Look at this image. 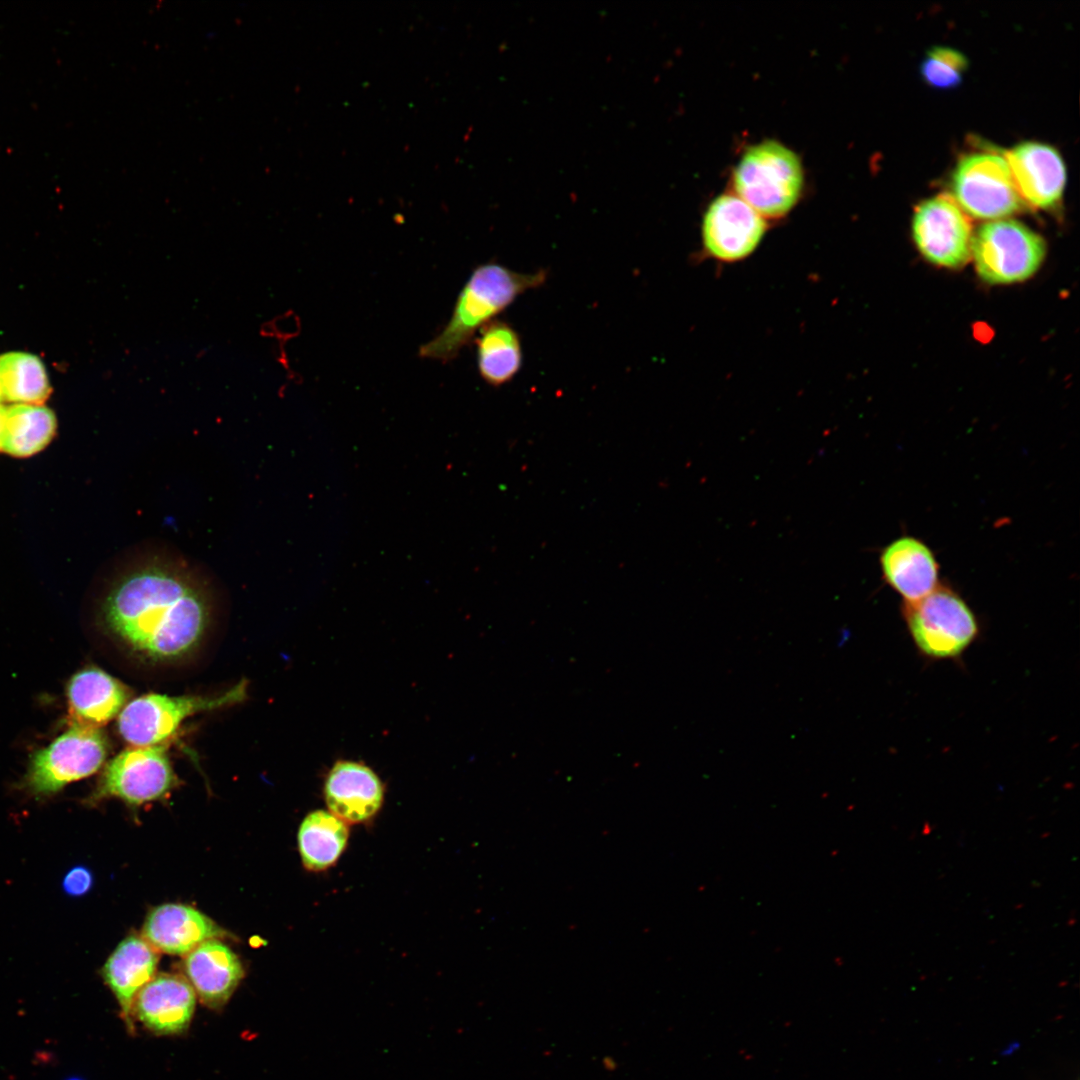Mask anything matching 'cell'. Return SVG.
Returning a JSON list of instances; mask_svg holds the SVG:
<instances>
[{"label": "cell", "mask_w": 1080, "mask_h": 1080, "mask_svg": "<svg viewBox=\"0 0 1080 1080\" xmlns=\"http://www.w3.org/2000/svg\"><path fill=\"white\" fill-rule=\"evenodd\" d=\"M115 568L99 608L106 630L146 663L191 656L213 617L209 582L199 567L180 554L155 549Z\"/></svg>", "instance_id": "1"}, {"label": "cell", "mask_w": 1080, "mask_h": 1080, "mask_svg": "<svg viewBox=\"0 0 1080 1080\" xmlns=\"http://www.w3.org/2000/svg\"><path fill=\"white\" fill-rule=\"evenodd\" d=\"M547 277L544 269L523 273L496 262L477 266L460 291L450 319L433 339L419 348V356L440 362L455 359L478 330L520 295L542 286Z\"/></svg>", "instance_id": "2"}, {"label": "cell", "mask_w": 1080, "mask_h": 1080, "mask_svg": "<svg viewBox=\"0 0 1080 1080\" xmlns=\"http://www.w3.org/2000/svg\"><path fill=\"white\" fill-rule=\"evenodd\" d=\"M803 181L798 155L774 140L747 148L733 172L735 195L764 219L787 215L800 198Z\"/></svg>", "instance_id": "3"}, {"label": "cell", "mask_w": 1080, "mask_h": 1080, "mask_svg": "<svg viewBox=\"0 0 1080 1080\" xmlns=\"http://www.w3.org/2000/svg\"><path fill=\"white\" fill-rule=\"evenodd\" d=\"M903 616L919 653L931 660L961 657L980 632L966 601L944 586L916 602L904 603Z\"/></svg>", "instance_id": "4"}, {"label": "cell", "mask_w": 1080, "mask_h": 1080, "mask_svg": "<svg viewBox=\"0 0 1080 1080\" xmlns=\"http://www.w3.org/2000/svg\"><path fill=\"white\" fill-rule=\"evenodd\" d=\"M247 685V680L243 679L216 696L142 695L129 701L120 712L118 732L132 746L163 744L185 719L243 702L247 697Z\"/></svg>", "instance_id": "5"}, {"label": "cell", "mask_w": 1080, "mask_h": 1080, "mask_svg": "<svg viewBox=\"0 0 1080 1080\" xmlns=\"http://www.w3.org/2000/svg\"><path fill=\"white\" fill-rule=\"evenodd\" d=\"M1044 239L1013 219L989 221L973 234L971 257L979 277L990 284H1012L1033 276L1044 261Z\"/></svg>", "instance_id": "6"}, {"label": "cell", "mask_w": 1080, "mask_h": 1080, "mask_svg": "<svg viewBox=\"0 0 1080 1080\" xmlns=\"http://www.w3.org/2000/svg\"><path fill=\"white\" fill-rule=\"evenodd\" d=\"M108 751L103 731L71 722L65 732L32 755L25 787L37 796L55 794L69 783L97 772Z\"/></svg>", "instance_id": "7"}, {"label": "cell", "mask_w": 1080, "mask_h": 1080, "mask_svg": "<svg viewBox=\"0 0 1080 1080\" xmlns=\"http://www.w3.org/2000/svg\"><path fill=\"white\" fill-rule=\"evenodd\" d=\"M165 744L131 746L120 752L107 763L87 801L96 804L114 797L138 807L165 799L179 784Z\"/></svg>", "instance_id": "8"}, {"label": "cell", "mask_w": 1080, "mask_h": 1080, "mask_svg": "<svg viewBox=\"0 0 1080 1080\" xmlns=\"http://www.w3.org/2000/svg\"><path fill=\"white\" fill-rule=\"evenodd\" d=\"M951 189L958 206L976 219H1006L1023 207L1006 159L995 152L963 156L952 173Z\"/></svg>", "instance_id": "9"}, {"label": "cell", "mask_w": 1080, "mask_h": 1080, "mask_svg": "<svg viewBox=\"0 0 1080 1080\" xmlns=\"http://www.w3.org/2000/svg\"><path fill=\"white\" fill-rule=\"evenodd\" d=\"M973 234L969 217L947 194L926 199L914 210V243L920 254L934 265L963 266L971 257Z\"/></svg>", "instance_id": "10"}, {"label": "cell", "mask_w": 1080, "mask_h": 1080, "mask_svg": "<svg viewBox=\"0 0 1080 1080\" xmlns=\"http://www.w3.org/2000/svg\"><path fill=\"white\" fill-rule=\"evenodd\" d=\"M766 230L765 219L750 205L737 195L722 194L709 204L704 213L702 249L717 261L738 262L757 249Z\"/></svg>", "instance_id": "11"}, {"label": "cell", "mask_w": 1080, "mask_h": 1080, "mask_svg": "<svg viewBox=\"0 0 1080 1080\" xmlns=\"http://www.w3.org/2000/svg\"><path fill=\"white\" fill-rule=\"evenodd\" d=\"M1015 187L1027 205L1054 208L1062 199L1066 168L1059 152L1039 142H1024L1004 153Z\"/></svg>", "instance_id": "12"}, {"label": "cell", "mask_w": 1080, "mask_h": 1080, "mask_svg": "<svg viewBox=\"0 0 1080 1080\" xmlns=\"http://www.w3.org/2000/svg\"><path fill=\"white\" fill-rule=\"evenodd\" d=\"M323 795L330 813L348 825L370 823L381 810L385 789L368 766L338 761L327 774Z\"/></svg>", "instance_id": "13"}, {"label": "cell", "mask_w": 1080, "mask_h": 1080, "mask_svg": "<svg viewBox=\"0 0 1080 1080\" xmlns=\"http://www.w3.org/2000/svg\"><path fill=\"white\" fill-rule=\"evenodd\" d=\"M223 935L225 931L208 916L180 903L153 908L142 929V937L156 951L177 956H186L203 942Z\"/></svg>", "instance_id": "14"}, {"label": "cell", "mask_w": 1080, "mask_h": 1080, "mask_svg": "<svg viewBox=\"0 0 1080 1080\" xmlns=\"http://www.w3.org/2000/svg\"><path fill=\"white\" fill-rule=\"evenodd\" d=\"M196 993L186 978L160 974L138 993L133 1010L150 1031L160 1035L183 1032L190 1024Z\"/></svg>", "instance_id": "15"}, {"label": "cell", "mask_w": 1080, "mask_h": 1080, "mask_svg": "<svg viewBox=\"0 0 1080 1080\" xmlns=\"http://www.w3.org/2000/svg\"><path fill=\"white\" fill-rule=\"evenodd\" d=\"M183 970L201 1002L209 1008L222 1007L244 976L240 959L218 939H210L185 956Z\"/></svg>", "instance_id": "16"}, {"label": "cell", "mask_w": 1080, "mask_h": 1080, "mask_svg": "<svg viewBox=\"0 0 1080 1080\" xmlns=\"http://www.w3.org/2000/svg\"><path fill=\"white\" fill-rule=\"evenodd\" d=\"M880 566L886 583L904 603L916 602L939 586L937 560L917 538L902 536L888 544L881 552Z\"/></svg>", "instance_id": "17"}, {"label": "cell", "mask_w": 1080, "mask_h": 1080, "mask_svg": "<svg viewBox=\"0 0 1080 1080\" xmlns=\"http://www.w3.org/2000/svg\"><path fill=\"white\" fill-rule=\"evenodd\" d=\"M130 697L129 687L105 671L83 669L67 686L71 722L99 728L120 714Z\"/></svg>", "instance_id": "18"}, {"label": "cell", "mask_w": 1080, "mask_h": 1080, "mask_svg": "<svg viewBox=\"0 0 1080 1080\" xmlns=\"http://www.w3.org/2000/svg\"><path fill=\"white\" fill-rule=\"evenodd\" d=\"M159 956L143 938L130 935L123 939L102 968L105 984L114 994L128 1027L134 1001L140 990L155 976Z\"/></svg>", "instance_id": "19"}, {"label": "cell", "mask_w": 1080, "mask_h": 1080, "mask_svg": "<svg viewBox=\"0 0 1080 1080\" xmlns=\"http://www.w3.org/2000/svg\"><path fill=\"white\" fill-rule=\"evenodd\" d=\"M349 835L348 824L329 811L308 813L297 833L303 867L310 872H323L333 867L344 853Z\"/></svg>", "instance_id": "20"}, {"label": "cell", "mask_w": 1080, "mask_h": 1080, "mask_svg": "<svg viewBox=\"0 0 1080 1080\" xmlns=\"http://www.w3.org/2000/svg\"><path fill=\"white\" fill-rule=\"evenodd\" d=\"M475 346L478 371L487 384L504 385L520 371L523 362L521 340L509 323L494 319L483 326Z\"/></svg>", "instance_id": "21"}, {"label": "cell", "mask_w": 1080, "mask_h": 1080, "mask_svg": "<svg viewBox=\"0 0 1080 1080\" xmlns=\"http://www.w3.org/2000/svg\"><path fill=\"white\" fill-rule=\"evenodd\" d=\"M56 431L54 413L35 404H15L7 408L1 449L17 456H31L53 438Z\"/></svg>", "instance_id": "22"}, {"label": "cell", "mask_w": 1080, "mask_h": 1080, "mask_svg": "<svg viewBox=\"0 0 1080 1080\" xmlns=\"http://www.w3.org/2000/svg\"><path fill=\"white\" fill-rule=\"evenodd\" d=\"M0 382L4 399L18 404L41 405L51 391L42 361L26 352L0 355Z\"/></svg>", "instance_id": "23"}, {"label": "cell", "mask_w": 1080, "mask_h": 1080, "mask_svg": "<svg viewBox=\"0 0 1080 1080\" xmlns=\"http://www.w3.org/2000/svg\"><path fill=\"white\" fill-rule=\"evenodd\" d=\"M967 66V58L960 51L936 46L929 49L922 59L920 73L932 87L953 88L960 84Z\"/></svg>", "instance_id": "24"}, {"label": "cell", "mask_w": 1080, "mask_h": 1080, "mask_svg": "<svg viewBox=\"0 0 1080 1080\" xmlns=\"http://www.w3.org/2000/svg\"><path fill=\"white\" fill-rule=\"evenodd\" d=\"M93 885V875L91 871L83 866H76L72 868L63 879V889L71 896H82L86 894Z\"/></svg>", "instance_id": "25"}, {"label": "cell", "mask_w": 1080, "mask_h": 1080, "mask_svg": "<svg viewBox=\"0 0 1080 1080\" xmlns=\"http://www.w3.org/2000/svg\"><path fill=\"white\" fill-rule=\"evenodd\" d=\"M603 1069L607 1072H614L618 1068L617 1060L612 1056H605L601 1060Z\"/></svg>", "instance_id": "26"}, {"label": "cell", "mask_w": 1080, "mask_h": 1080, "mask_svg": "<svg viewBox=\"0 0 1080 1080\" xmlns=\"http://www.w3.org/2000/svg\"><path fill=\"white\" fill-rule=\"evenodd\" d=\"M7 408L0 404V449L2 447V440L5 430Z\"/></svg>", "instance_id": "27"}, {"label": "cell", "mask_w": 1080, "mask_h": 1080, "mask_svg": "<svg viewBox=\"0 0 1080 1080\" xmlns=\"http://www.w3.org/2000/svg\"><path fill=\"white\" fill-rule=\"evenodd\" d=\"M3 399H4V394H3V389H2L1 382H0V401L3 400Z\"/></svg>", "instance_id": "28"}, {"label": "cell", "mask_w": 1080, "mask_h": 1080, "mask_svg": "<svg viewBox=\"0 0 1080 1080\" xmlns=\"http://www.w3.org/2000/svg\"><path fill=\"white\" fill-rule=\"evenodd\" d=\"M69 1080H80V1079H69Z\"/></svg>", "instance_id": "29"}]
</instances>
